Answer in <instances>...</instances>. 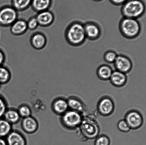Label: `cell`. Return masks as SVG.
Returning a JSON list of instances; mask_svg holds the SVG:
<instances>
[{"label": "cell", "mask_w": 146, "mask_h": 145, "mask_svg": "<svg viewBox=\"0 0 146 145\" xmlns=\"http://www.w3.org/2000/svg\"><path fill=\"white\" fill-rule=\"evenodd\" d=\"M65 37L67 42L71 46L77 47L83 45L87 39L84 24L78 21L71 22L66 29Z\"/></svg>", "instance_id": "obj_1"}, {"label": "cell", "mask_w": 146, "mask_h": 145, "mask_svg": "<svg viewBox=\"0 0 146 145\" xmlns=\"http://www.w3.org/2000/svg\"><path fill=\"white\" fill-rule=\"evenodd\" d=\"M122 5L121 12L124 18L137 19L145 14V5L143 0H127Z\"/></svg>", "instance_id": "obj_2"}, {"label": "cell", "mask_w": 146, "mask_h": 145, "mask_svg": "<svg viewBox=\"0 0 146 145\" xmlns=\"http://www.w3.org/2000/svg\"><path fill=\"white\" fill-rule=\"evenodd\" d=\"M119 28L120 32L127 39H135L141 33V27L137 19L123 17L120 21Z\"/></svg>", "instance_id": "obj_3"}, {"label": "cell", "mask_w": 146, "mask_h": 145, "mask_svg": "<svg viewBox=\"0 0 146 145\" xmlns=\"http://www.w3.org/2000/svg\"><path fill=\"white\" fill-rule=\"evenodd\" d=\"M61 124L68 130H74L81 124L82 117L81 114L75 111L68 110L61 116Z\"/></svg>", "instance_id": "obj_4"}, {"label": "cell", "mask_w": 146, "mask_h": 145, "mask_svg": "<svg viewBox=\"0 0 146 145\" xmlns=\"http://www.w3.org/2000/svg\"><path fill=\"white\" fill-rule=\"evenodd\" d=\"M17 11L11 5H5L0 8V26L8 28L18 19Z\"/></svg>", "instance_id": "obj_5"}, {"label": "cell", "mask_w": 146, "mask_h": 145, "mask_svg": "<svg viewBox=\"0 0 146 145\" xmlns=\"http://www.w3.org/2000/svg\"><path fill=\"white\" fill-rule=\"evenodd\" d=\"M125 120L131 129L137 130L140 128L143 123V118L138 111H129L125 116Z\"/></svg>", "instance_id": "obj_6"}, {"label": "cell", "mask_w": 146, "mask_h": 145, "mask_svg": "<svg viewBox=\"0 0 146 145\" xmlns=\"http://www.w3.org/2000/svg\"><path fill=\"white\" fill-rule=\"evenodd\" d=\"M114 64L116 70L126 74L132 69V61L128 57L123 54L118 55Z\"/></svg>", "instance_id": "obj_7"}, {"label": "cell", "mask_w": 146, "mask_h": 145, "mask_svg": "<svg viewBox=\"0 0 146 145\" xmlns=\"http://www.w3.org/2000/svg\"><path fill=\"white\" fill-rule=\"evenodd\" d=\"M115 106L113 101L108 96L101 98L97 105V109L102 115L107 116L110 115L113 112Z\"/></svg>", "instance_id": "obj_8"}, {"label": "cell", "mask_w": 146, "mask_h": 145, "mask_svg": "<svg viewBox=\"0 0 146 145\" xmlns=\"http://www.w3.org/2000/svg\"><path fill=\"white\" fill-rule=\"evenodd\" d=\"M84 30L87 39L95 41L101 37L102 31L98 24L93 21H88L84 24Z\"/></svg>", "instance_id": "obj_9"}, {"label": "cell", "mask_w": 146, "mask_h": 145, "mask_svg": "<svg viewBox=\"0 0 146 145\" xmlns=\"http://www.w3.org/2000/svg\"><path fill=\"white\" fill-rule=\"evenodd\" d=\"M21 128L26 133L33 134L38 131L39 123L38 120L32 115L23 118L21 121Z\"/></svg>", "instance_id": "obj_10"}, {"label": "cell", "mask_w": 146, "mask_h": 145, "mask_svg": "<svg viewBox=\"0 0 146 145\" xmlns=\"http://www.w3.org/2000/svg\"><path fill=\"white\" fill-rule=\"evenodd\" d=\"M35 17L38 25L44 28L50 26L55 20L53 13L49 10L38 12Z\"/></svg>", "instance_id": "obj_11"}, {"label": "cell", "mask_w": 146, "mask_h": 145, "mask_svg": "<svg viewBox=\"0 0 146 145\" xmlns=\"http://www.w3.org/2000/svg\"><path fill=\"white\" fill-rule=\"evenodd\" d=\"M7 145H27L26 138L21 132L13 130L5 138Z\"/></svg>", "instance_id": "obj_12"}, {"label": "cell", "mask_w": 146, "mask_h": 145, "mask_svg": "<svg viewBox=\"0 0 146 145\" xmlns=\"http://www.w3.org/2000/svg\"><path fill=\"white\" fill-rule=\"evenodd\" d=\"M31 46L35 49L40 50L44 49L47 43V38L45 34L42 32L34 33L30 38Z\"/></svg>", "instance_id": "obj_13"}, {"label": "cell", "mask_w": 146, "mask_h": 145, "mask_svg": "<svg viewBox=\"0 0 146 145\" xmlns=\"http://www.w3.org/2000/svg\"><path fill=\"white\" fill-rule=\"evenodd\" d=\"M51 109L55 114L62 115L69 110L67 100L63 98H56L52 102Z\"/></svg>", "instance_id": "obj_14"}, {"label": "cell", "mask_w": 146, "mask_h": 145, "mask_svg": "<svg viewBox=\"0 0 146 145\" xmlns=\"http://www.w3.org/2000/svg\"><path fill=\"white\" fill-rule=\"evenodd\" d=\"M10 27L11 33L17 36L24 35L28 30L27 21L22 19H17Z\"/></svg>", "instance_id": "obj_15"}, {"label": "cell", "mask_w": 146, "mask_h": 145, "mask_svg": "<svg viewBox=\"0 0 146 145\" xmlns=\"http://www.w3.org/2000/svg\"><path fill=\"white\" fill-rule=\"evenodd\" d=\"M110 80L114 86L121 87L126 83L127 77L126 74L116 70L113 71Z\"/></svg>", "instance_id": "obj_16"}, {"label": "cell", "mask_w": 146, "mask_h": 145, "mask_svg": "<svg viewBox=\"0 0 146 145\" xmlns=\"http://www.w3.org/2000/svg\"><path fill=\"white\" fill-rule=\"evenodd\" d=\"M52 0H32L31 7L37 13L49 10L52 6Z\"/></svg>", "instance_id": "obj_17"}, {"label": "cell", "mask_w": 146, "mask_h": 145, "mask_svg": "<svg viewBox=\"0 0 146 145\" xmlns=\"http://www.w3.org/2000/svg\"><path fill=\"white\" fill-rule=\"evenodd\" d=\"M3 118L12 125L19 123L21 118L17 109L13 108L7 109Z\"/></svg>", "instance_id": "obj_18"}, {"label": "cell", "mask_w": 146, "mask_h": 145, "mask_svg": "<svg viewBox=\"0 0 146 145\" xmlns=\"http://www.w3.org/2000/svg\"><path fill=\"white\" fill-rule=\"evenodd\" d=\"M67 101L70 110L75 111L81 114L85 110V106L84 103L78 98L70 97L67 100Z\"/></svg>", "instance_id": "obj_19"}, {"label": "cell", "mask_w": 146, "mask_h": 145, "mask_svg": "<svg viewBox=\"0 0 146 145\" xmlns=\"http://www.w3.org/2000/svg\"><path fill=\"white\" fill-rule=\"evenodd\" d=\"M113 72L112 68L109 65L103 64L97 68V74L100 79L107 81L110 79Z\"/></svg>", "instance_id": "obj_20"}, {"label": "cell", "mask_w": 146, "mask_h": 145, "mask_svg": "<svg viewBox=\"0 0 146 145\" xmlns=\"http://www.w3.org/2000/svg\"><path fill=\"white\" fill-rule=\"evenodd\" d=\"M32 0H11V6L17 11H23L31 6Z\"/></svg>", "instance_id": "obj_21"}, {"label": "cell", "mask_w": 146, "mask_h": 145, "mask_svg": "<svg viewBox=\"0 0 146 145\" xmlns=\"http://www.w3.org/2000/svg\"><path fill=\"white\" fill-rule=\"evenodd\" d=\"M12 130V125L4 118L0 119V138H5Z\"/></svg>", "instance_id": "obj_22"}, {"label": "cell", "mask_w": 146, "mask_h": 145, "mask_svg": "<svg viewBox=\"0 0 146 145\" xmlns=\"http://www.w3.org/2000/svg\"><path fill=\"white\" fill-rule=\"evenodd\" d=\"M11 78V73L9 69L3 65L0 66V85L7 84Z\"/></svg>", "instance_id": "obj_23"}, {"label": "cell", "mask_w": 146, "mask_h": 145, "mask_svg": "<svg viewBox=\"0 0 146 145\" xmlns=\"http://www.w3.org/2000/svg\"><path fill=\"white\" fill-rule=\"evenodd\" d=\"M17 110L21 118L29 117L32 114V110L31 107L26 104L20 105Z\"/></svg>", "instance_id": "obj_24"}, {"label": "cell", "mask_w": 146, "mask_h": 145, "mask_svg": "<svg viewBox=\"0 0 146 145\" xmlns=\"http://www.w3.org/2000/svg\"><path fill=\"white\" fill-rule=\"evenodd\" d=\"M118 54L113 51H107L104 55V59L106 62L108 63H114L116 59Z\"/></svg>", "instance_id": "obj_25"}, {"label": "cell", "mask_w": 146, "mask_h": 145, "mask_svg": "<svg viewBox=\"0 0 146 145\" xmlns=\"http://www.w3.org/2000/svg\"><path fill=\"white\" fill-rule=\"evenodd\" d=\"M8 108L6 100L4 96L0 94V119L3 118L4 114Z\"/></svg>", "instance_id": "obj_26"}, {"label": "cell", "mask_w": 146, "mask_h": 145, "mask_svg": "<svg viewBox=\"0 0 146 145\" xmlns=\"http://www.w3.org/2000/svg\"><path fill=\"white\" fill-rule=\"evenodd\" d=\"M110 140L108 136L102 135L96 139L94 145H110Z\"/></svg>", "instance_id": "obj_27"}, {"label": "cell", "mask_w": 146, "mask_h": 145, "mask_svg": "<svg viewBox=\"0 0 146 145\" xmlns=\"http://www.w3.org/2000/svg\"><path fill=\"white\" fill-rule=\"evenodd\" d=\"M27 25L28 30L31 31L35 30L39 26L35 16L31 17L27 21Z\"/></svg>", "instance_id": "obj_28"}, {"label": "cell", "mask_w": 146, "mask_h": 145, "mask_svg": "<svg viewBox=\"0 0 146 145\" xmlns=\"http://www.w3.org/2000/svg\"><path fill=\"white\" fill-rule=\"evenodd\" d=\"M119 130L124 133H128L131 130L125 120H120L117 125Z\"/></svg>", "instance_id": "obj_29"}, {"label": "cell", "mask_w": 146, "mask_h": 145, "mask_svg": "<svg viewBox=\"0 0 146 145\" xmlns=\"http://www.w3.org/2000/svg\"><path fill=\"white\" fill-rule=\"evenodd\" d=\"M6 59L5 54L4 51L0 48V66L3 65Z\"/></svg>", "instance_id": "obj_30"}, {"label": "cell", "mask_w": 146, "mask_h": 145, "mask_svg": "<svg viewBox=\"0 0 146 145\" xmlns=\"http://www.w3.org/2000/svg\"><path fill=\"white\" fill-rule=\"evenodd\" d=\"M127 1V0H110L111 3L117 6L123 5Z\"/></svg>", "instance_id": "obj_31"}, {"label": "cell", "mask_w": 146, "mask_h": 145, "mask_svg": "<svg viewBox=\"0 0 146 145\" xmlns=\"http://www.w3.org/2000/svg\"><path fill=\"white\" fill-rule=\"evenodd\" d=\"M0 145H7L5 138H0Z\"/></svg>", "instance_id": "obj_32"}, {"label": "cell", "mask_w": 146, "mask_h": 145, "mask_svg": "<svg viewBox=\"0 0 146 145\" xmlns=\"http://www.w3.org/2000/svg\"><path fill=\"white\" fill-rule=\"evenodd\" d=\"M93 1H103V0H93Z\"/></svg>", "instance_id": "obj_33"}, {"label": "cell", "mask_w": 146, "mask_h": 145, "mask_svg": "<svg viewBox=\"0 0 146 145\" xmlns=\"http://www.w3.org/2000/svg\"><path fill=\"white\" fill-rule=\"evenodd\" d=\"M1 85H0V87H1Z\"/></svg>", "instance_id": "obj_34"}]
</instances>
